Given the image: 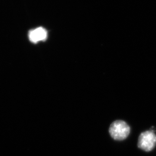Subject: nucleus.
<instances>
[{
    "label": "nucleus",
    "mask_w": 156,
    "mask_h": 156,
    "mask_svg": "<svg viewBox=\"0 0 156 156\" xmlns=\"http://www.w3.org/2000/svg\"><path fill=\"white\" fill-rule=\"evenodd\" d=\"M156 144V135L153 130L141 133L139 139L138 146L141 150L149 152L152 150Z\"/></svg>",
    "instance_id": "2"
},
{
    "label": "nucleus",
    "mask_w": 156,
    "mask_h": 156,
    "mask_svg": "<svg viewBox=\"0 0 156 156\" xmlns=\"http://www.w3.org/2000/svg\"><path fill=\"white\" fill-rule=\"evenodd\" d=\"M130 131L129 126L124 121L117 120L110 125L109 133L114 140H122L126 139Z\"/></svg>",
    "instance_id": "1"
},
{
    "label": "nucleus",
    "mask_w": 156,
    "mask_h": 156,
    "mask_svg": "<svg viewBox=\"0 0 156 156\" xmlns=\"http://www.w3.org/2000/svg\"><path fill=\"white\" fill-rule=\"evenodd\" d=\"M47 37V31L43 27H39L35 30H31L28 33L29 40L34 44L38 43L39 41H45Z\"/></svg>",
    "instance_id": "3"
}]
</instances>
